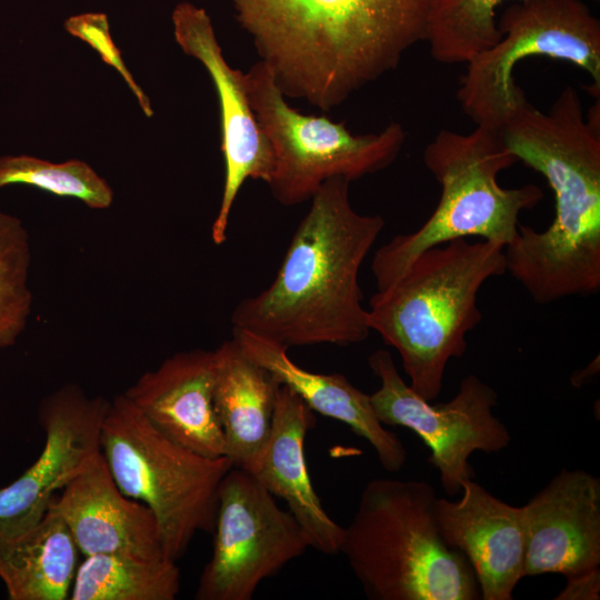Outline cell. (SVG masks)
Listing matches in <instances>:
<instances>
[{"label":"cell","mask_w":600,"mask_h":600,"mask_svg":"<svg viewBox=\"0 0 600 600\" xmlns=\"http://www.w3.org/2000/svg\"><path fill=\"white\" fill-rule=\"evenodd\" d=\"M524 577L579 576L600 566V479L562 469L522 506Z\"/></svg>","instance_id":"5bb4252c"},{"label":"cell","mask_w":600,"mask_h":600,"mask_svg":"<svg viewBox=\"0 0 600 600\" xmlns=\"http://www.w3.org/2000/svg\"><path fill=\"white\" fill-rule=\"evenodd\" d=\"M109 401L66 384L44 398L39 422L44 444L38 459L0 489V543L34 527L56 493L100 454V434Z\"/></svg>","instance_id":"7c38bea8"},{"label":"cell","mask_w":600,"mask_h":600,"mask_svg":"<svg viewBox=\"0 0 600 600\" xmlns=\"http://www.w3.org/2000/svg\"><path fill=\"white\" fill-rule=\"evenodd\" d=\"M31 247L22 221L0 211V348L13 346L32 311Z\"/></svg>","instance_id":"d4e9b609"},{"label":"cell","mask_w":600,"mask_h":600,"mask_svg":"<svg viewBox=\"0 0 600 600\" xmlns=\"http://www.w3.org/2000/svg\"><path fill=\"white\" fill-rule=\"evenodd\" d=\"M244 86L273 152V172L267 184L283 206L311 199L331 178L352 181L387 168L404 142V130L398 122L380 132L352 134L344 122L301 113L286 101L272 72L260 60L244 73Z\"/></svg>","instance_id":"ba28073f"},{"label":"cell","mask_w":600,"mask_h":600,"mask_svg":"<svg viewBox=\"0 0 600 600\" xmlns=\"http://www.w3.org/2000/svg\"><path fill=\"white\" fill-rule=\"evenodd\" d=\"M507 149L541 173L554 193L542 231L519 223L506 268L540 304L600 290V116L584 119L567 86L547 112L523 103L501 127Z\"/></svg>","instance_id":"6da1fadb"},{"label":"cell","mask_w":600,"mask_h":600,"mask_svg":"<svg viewBox=\"0 0 600 600\" xmlns=\"http://www.w3.org/2000/svg\"><path fill=\"white\" fill-rule=\"evenodd\" d=\"M433 0H230L284 97L322 110L424 40Z\"/></svg>","instance_id":"7a4b0ae2"},{"label":"cell","mask_w":600,"mask_h":600,"mask_svg":"<svg viewBox=\"0 0 600 600\" xmlns=\"http://www.w3.org/2000/svg\"><path fill=\"white\" fill-rule=\"evenodd\" d=\"M79 549L62 518L49 508L23 534L0 543V579L10 600H67Z\"/></svg>","instance_id":"44dd1931"},{"label":"cell","mask_w":600,"mask_h":600,"mask_svg":"<svg viewBox=\"0 0 600 600\" xmlns=\"http://www.w3.org/2000/svg\"><path fill=\"white\" fill-rule=\"evenodd\" d=\"M497 21L500 40L467 62L457 91L463 112L477 126L499 131L527 101L513 72L529 56L583 69L592 78V94H599L600 21L582 0H517Z\"/></svg>","instance_id":"9c48e42d"},{"label":"cell","mask_w":600,"mask_h":600,"mask_svg":"<svg viewBox=\"0 0 600 600\" xmlns=\"http://www.w3.org/2000/svg\"><path fill=\"white\" fill-rule=\"evenodd\" d=\"M424 480L380 478L363 488L340 548L371 600H476L464 556L440 531Z\"/></svg>","instance_id":"5b68a950"},{"label":"cell","mask_w":600,"mask_h":600,"mask_svg":"<svg viewBox=\"0 0 600 600\" xmlns=\"http://www.w3.org/2000/svg\"><path fill=\"white\" fill-rule=\"evenodd\" d=\"M312 424V410L280 384L270 437L253 476L273 497L287 502L310 548L333 556L340 553L344 529L324 511L309 476L304 439Z\"/></svg>","instance_id":"ac0fdd59"},{"label":"cell","mask_w":600,"mask_h":600,"mask_svg":"<svg viewBox=\"0 0 600 600\" xmlns=\"http://www.w3.org/2000/svg\"><path fill=\"white\" fill-rule=\"evenodd\" d=\"M10 184L77 198L92 209H107L113 200L109 183L81 160L53 163L26 154L0 157V189Z\"/></svg>","instance_id":"cb8c5ba5"},{"label":"cell","mask_w":600,"mask_h":600,"mask_svg":"<svg viewBox=\"0 0 600 600\" xmlns=\"http://www.w3.org/2000/svg\"><path fill=\"white\" fill-rule=\"evenodd\" d=\"M423 161L441 187L439 202L419 229L396 236L374 252L377 291L391 286L429 248L470 237L506 247L518 232L521 211L543 198L536 184H499V173L518 160L489 128L477 126L470 133L440 130L424 148Z\"/></svg>","instance_id":"8992f818"},{"label":"cell","mask_w":600,"mask_h":600,"mask_svg":"<svg viewBox=\"0 0 600 600\" xmlns=\"http://www.w3.org/2000/svg\"><path fill=\"white\" fill-rule=\"evenodd\" d=\"M350 182L331 178L314 192L276 278L260 293L238 303L231 317L233 328L287 350L350 346L368 338L371 330L359 271L384 219L356 211Z\"/></svg>","instance_id":"3957f363"},{"label":"cell","mask_w":600,"mask_h":600,"mask_svg":"<svg viewBox=\"0 0 600 600\" xmlns=\"http://www.w3.org/2000/svg\"><path fill=\"white\" fill-rule=\"evenodd\" d=\"M212 556L194 598L250 600L259 584L310 548L289 510L256 477L232 467L218 493Z\"/></svg>","instance_id":"8fae6325"},{"label":"cell","mask_w":600,"mask_h":600,"mask_svg":"<svg viewBox=\"0 0 600 600\" xmlns=\"http://www.w3.org/2000/svg\"><path fill=\"white\" fill-rule=\"evenodd\" d=\"M180 570L167 558L141 560L121 554L84 556L70 600H173Z\"/></svg>","instance_id":"7402d4cb"},{"label":"cell","mask_w":600,"mask_h":600,"mask_svg":"<svg viewBox=\"0 0 600 600\" xmlns=\"http://www.w3.org/2000/svg\"><path fill=\"white\" fill-rule=\"evenodd\" d=\"M100 449L120 491L154 514L167 559L182 557L197 532L213 531L219 487L233 467L228 457H203L169 440L123 393L109 401Z\"/></svg>","instance_id":"52a82bcc"},{"label":"cell","mask_w":600,"mask_h":600,"mask_svg":"<svg viewBox=\"0 0 600 600\" xmlns=\"http://www.w3.org/2000/svg\"><path fill=\"white\" fill-rule=\"evenodd\" d=\"M232 338L248 357L266 368L280 384L294 391L312 411L343 422L366 439L384 470L402 469L407 461L402 441L378 419L370 396L343 374L308 371L289 358L286 348L244 329L233 328Z\"/></svg>","instance_id":"d6986e66"},{"label":"cell","mask_w":600,"mask_h":600,"mask_svg":"<svg viewBox=\"0 0 600 600\" xmlns=\"http://www.w3.org/2000/svg\"><path fill=\"white\" fill-rule=\"evenodd\" d=\"M216 351L176 353L144 372L123 394L161 434L203 457L226 456L213 404Z\"/></svg>","instance_id":"2e32d148"},{"label":"cell","mask_w":600,"mask_h":600,"mask_svg":"<svg viewBox=\"0 0 600 600\" xmlns=\"http://www.w3.org/2000/svg\"><path fill=\"white\" fill-rule=\"evenodd\" d=\"M49 508L66 522L84 556L166 558L154 514L120 491L102 453L54 497Z\"/></svg>","instance_id":"e0dca14e"},{"label":"cell","mask_w":600,"mask_h":600,"mask_svg":"<svg viewBox=\"0 0 600 600\" xmlns=\"http://www.w3.org/2000/svg\"><path fill=\"white\" fill-rule=\"evenodd\" d=\"M600 598V568L567 578V584L556 597L559 600H598Z\"/></svg>","instance_id":"484cf974"},{"label":"cell","mask_w":600,"mask_h":600,"mask_svg":"<svg viewBox=\"0 0 600 600\" xmlns=\"http://www.w3.org/2000/svg\"><path fill=\"white\" fill-rule=\"evenodd\" d=\"M213 404L233 467L254 473L267 447L280 383L232 338L216 350Z\"/></svg>","instance_id":"ffe728a7"},{"label":"cell","mask_w":600,"mask_h":600,"mask_svg":"<svg viewBox=\"0 0 600 600\" xmlns=\"http://www.w3.org/2000/svg\"><path fill=\"white\" fill-rule=\"evenodd\" d=\"M172 24L177 43L203 64L219 100L224 183L211 239L221 244L227 239L231 209L243 182L253 179L268 183L273 172V152L249 103L244 73L224 60L206 10L181 2L172 12Z\"/></svg>","instance_id":"4fadbf2b"},{"label":"cell","mask_w":600,"mask_h":600,"mask_svg":"<svg viewBox=\"0 0 600 600\" xmlns=\"http://www.w3.org/2000/svg\"><path fill=\"white\" fill-rule=\"evenodd\" d=\"M368 364L380 380L370 396L378 419L384 426L408 428L422 439L447 494H458L473 479L469 457L474 451L492 453L509 446L510 432L493 413L498 394L476 374L464 377L448 402L431 404L402 379L389 351L372 352Z\"/></svg>","instance_id":"30bf717a"},{"label":"cell","mask_w":600,"mask_h":600,"mask_svg":"<svg viewBox=\"0 0 600 600\" xmlns=\"http://www.w3.org/2000/svg\"><path fill=\"white\" fill-rule=\"evenodd\" d=\"M507 271L498 242L456 239L421 252L369 301L368 324L401 357L410 387L428 401L442 389L448 362L467 349L482 314L477 296Z\"/></svg>","instance_id":"277c9868"},{"label":"cell","mask_w":600,"mask_h":600,"mask_svg":"<svg viewBox=\"0 0 600 600\" xmlns=\"http://www.w3.org/2000/svg\"><path fill=\"white\" fill-rule=\"evenodd\" d=\"M459 500L438 498L436 516L444 541L459 550L476 576L480 599L510 600L524 578L522 507L511 506L473 479Z\"/></svg>","instance_id":"9a60e30c"},{"label":"cell","mask_w":600,"mask_h":600,"mask_svg":"<svg viewBox=\"0 0 600 600\" xmlns=\"http://www.w3.org/2000/svg\"><path fill=\"white\" fill-rule=\"evenodd\" d=\"M510 0H433L426 37L432 58L442 63H467L501 38L497 8Z\"/></svg>","instance_id":"603a6c76"}]
</instances>
